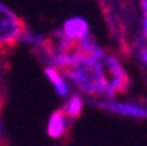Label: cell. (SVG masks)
Returning <instances> with one entry per match:
<instances>
[{"mask_svg": "<svg viewBox=\"0 0 147 146\" xmlns=\"http://www.w3.org/2000/svg\"><path fill=\"white\" fill-rule=\"evenodd\" d=\"M59 32L63 34L67 40L72 42L74 45L77 44L80 39H83V37H86L88 34H91L90 32L88 19L83 18V16H70V18H67L66 21L63 23Z\"/></svg>", "mask_w": 147, "mask_h": 146, "instance_id": "cell-4", "label": "cell"}, {"mask_svg": "<svg viewBox=\"0 0 147 146\" xmlns=\"http://www.w3.org/2000/svg\"><path fill=\"white\" fill-rule=\"evenodd\" d=\"M19 42L22 44H27L34 48V50H42V48L47 45L48 42V35H43V34H38V32H32L29 29H24L22 31V35L19 39Z\"/></svg>", "mask_w": 147, "mask_h": 146, "instance_id": "cell-8", "label": "cell"}, {"mask_svg": "<svg viewBox=\"0 0 147 146\" xmlns=\"http://www.w3.org/2000/svg\"><path fill=\"white\" fill-rule=\"evenodd\" d=\"M64 111L67 117H69L70 121L72 119H77V117L82 116L85 109V100L82 96V93H70L69 96H66V101H64V106L61 108Z\"/></svg>", "mask_w": 147, "mask_h": 146, "instance_id": "cell-7", "label": "cell"}, {"mask_svg": "<svg viewBox=\"0 0 147 146\" xmlns=\"http://www.w3.org/2000/svg\"><path fill=\"white\" fill-rule=\"evenodd\" d=\"M134 53H136V59L139 63V66L147 72V42H144L142 39H138Z\"/></svg>", "mask_w": 147, "mask_h": 146, "instance_id": "cell-10", "label": "cell"}, {"mask_svg": "<svg viewBox=\"0 0 147 146\" xmlns=\"http://www.w3.org/2000/svg\"><path fill=\"white\" fill-rule=\"evenodd\" d=\"M94 104L99 109L118 117H125L131 121H147V100L114 96V98L94 100Z\"/></svg>", "mask_w": 147, "mask_h": 146, "instance_id": "cell-2", "label": "cell"}, {"mask_svg": "<svg viewBox=\"0 0 147 146\" xmlns=\"http://www.w3.org/2000/svg\"><path fill=\"white\" fill-rule=\"evenodd\" d=\"M45 76L51 85L55 87L56 93H58L61 98H66L72 93V85H70L69 79L66 77L64 71L58 69V68H53V66H45Z\"/></svg>", "mask_w": 147, "mask_h": 146, "instance_id": "cell-6", "label": "cell"}, {"mask_svg": "<svg viewBox=\"0 0 147 146\" xmlns=\"http://www.w3.org/2000/svg\"><path fill=\"white\" fill-rule=\"evenodd\" d=\"M64 74L78 93L93 100L123 95L131 82L123 59L106 50L86 55L75 48V58Z\"/></svg>", "mask_w": 147, "mask_h": 146, "instance_id": "cell-1", "label": "cell"}, {"mask_svg": "<svg viewBox=\"0 0 147 146\" xmlns=\"http://www.w3.org/2000/svg\"><path fill=\"white\" fill-rule=\"evenodd\" d=\"M70 127V119L64 114L63 109H56L48 117L47 122V133L53 140H61L67 133Z\"/></svg>", "mask_w": 147, "mask_h": 146, "instance_id": "cell-5", "label": "cell"}, {"mask_svg": "<svg viewBox=\"0 0 147 146\" xmlns=\"http://www.w3.org/2000/svg\"><path fill=\"white\" fill-rule=\"evenodd\" d=\"M26 26L13 8L0 2V51L15 47Z\"/></svg>", "mask_w": 147, "mask_h": 146, "instance_id": "cell-3", "label": "cell"}, {"mask_svg": "<svg viewBox=\"0 0 147 146\" xmlns=\"http://www.w3.org/2000/svg\"><path fill=\"white\" fill-rule=\"evenodd\" d=\"M139 39L147 42V0H139Z\"/></svg>", "mask_w": 147, "mask_h": 146, "instance_id": "cell-9", "label": "cell"}]
</instances>
